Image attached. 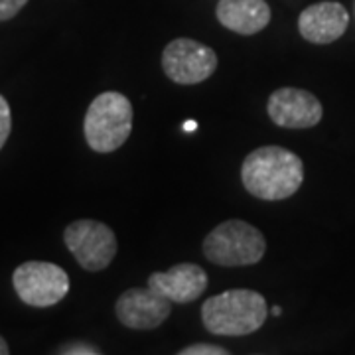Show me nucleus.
I'll return each instance as SVG.
<instances>
[{
  "label": "nucleus",
  "instance_id": "423d86ee",
  "mask_svg": "<svg viewBox=\"0 0 355 355\" xmlns=\"http://www.w3.org/2000/svg\"><path fill=\"white\" fill-rule=\"evenodd\" d=\"M14 291L28 306L48 308L62 302L69 292V277L62 266L44 261H28L12 275Z\"/></svg>",
  "mask_w": 355,
  "mask_h": 355
},
{
  "label": "nucleus",
  "instance_id": "6e6552de",
  "mask_svg": "<svg viewBox=\"0 0 355 355\" xmlns=\"http://www.w3.org/2000/svg\"><path fill=\"white\" fill-rule=\"evenodd\" d=\"M170 312L172 302L150 286L128 288L114 304L116 320L128 330H154L164 324Z\"/></svg>",
  "mask_w": 355,
  "mask_h": 355
},
{
  "label": "nucleus",
  "instance_id": "dca6fc26",
  "mask_svg": "<svg viewBox=\"0 0 355 355\" xmlns=\"http://www.w3.org/2000/svg\"><path fill=\"white\" fill-rule=\"evenodd\" d=\"M28 4V0H0V22L10 20Z\"/></svg>",
  "mask_w": 355,
  "mask_h": 355
},
{
  "label": "nucleus",
  "instance_id": "4468645a",
  "mask_svg": "<svg viewBox=\"0 0 355 355\" xmlns=\"http://www.w3.org/2000/svg\"><path fill=\"white\" fill-rule=\"evenodd\" d=\"M180 355H229L225 347L217 343H191L178 352Z\"/></svg>",
  "mask_w": 355,
  "mask_h": 355
},
{
  "label": "nucleus",
  "instance_id": "9b49d317",
  "mask_svg": "<svg viewBox=\"0 0 355 355\" xmlns=\"http://www.w3.org/2000/svg\"><path fill=\"white\" fill-rule=\"evenodd\" d=\"M349 24V14L340 2H318L308 6L298 16V30L302 38L312 44H331L345 34Z\"/></svg>",
  "mask_w": 355,
  "mask_h": 355
},
{
  "label": "nucleus",
  "instance_id": "0eeeda50",
  "mask_svg": "<svg viewBox=\"0 0 355 355\" xmlns=\"http://www.w3.org/2000/svg\"><path fill=\"white\" fill-rule=\"evenodd\" d=\"M162 69L180 85H196L216 73V51L191 38L172 40L162 51Z\"/></svg>",
  "mask_w": 355,
  "mask_h": 355
},
{
  "label": "nucleus",
  "instance_id": "ddd939ff",
  "mask_svg": "<svg viewBox=\"0 0 355 355\" xmlns=\"http://www.w3.org/2000/svg\"><path fill=\"white\" fill-rule=\"evenodd\" d=\"M12 130V113H10V105L0 95V150L6 144V140L10 137Z\"/></svg>",
  "mask_w": 355,
  "mask_h": 355
},
{
  "label": "nucleus",
  "instance_id": "1a4fd4ad",
  "mask_svg": "<svg viewBox=\"0 0 355 355\" xmlns=\"http://www.w3.org/2000/svg\"><path fill=\"white\" fill-rule=\"evenodd\" d=\"M268 116L275 125L282 128L316 127L324 116V107L314 93L306 89H277L266 105Z\"/></svg>",
  "mask_w": 355,
  "mask_h": 355
},
{
  "label": "nucleus",
  "instance_id": "a211bd4d",
  "mask_svg": "<svg viewBox=\"0 0 355 355\" xmlns=\"http://www.w3.org/2000/svg\"><path fill=\"white\" fill-rule=\"evenodd\" d=\"M196 127H198V125H196V121H186V123H184V130H196Z\"/></svg>",
  "mask_w": 355,
  "mask_h": 355
},
{
  "label": "nucleus",
  "instance_id": "7ed1b4c3",
  "mask_svg": "<svg viewBox=\"0 0 355 355\" xmlns=\"http://www.w3.org/2000/svg\"><path fill=\"white\" fill-rule=\"evenodd\" d=\"M83 132L89 148L109 154L121 148L132 132V105L123 93L105 91L89 105Z\"/></svg>",
  "mask_w": 355,
  "mask_h": 355
},
{
  "label": "nucleus",
  "instance_id": "9d476101",
  "mask_svg": "<svg viewBox=\"0 0 355 355\" xmlns=\"http://www.w3.org/2000/svg\"><path fill=\"white\" fill-rule=\"evenodd\" d=\"M146 286L162 294L170 302L190 304L203 296L207 288V275L196 263H180L170 266L164 272H153Z\"/></svg>",
  "mask_w": 355,
  "mask_h": 355
},
{
  "label": "nucleus",
  "instance_id": "2eb2a0df",
  "mask_svg": "<svg viewBox=\"0 0 355 355\" xmlns=\"http://www.w3.org/2000/svg\"><path fill=\"white\" fill-rule=\"evenodd\" d=\"M58 354H64V355H99L101 354V349L99 347H95L93 343L87 342H69L64 343L60 349H58Z\"/></svg>",
  "mask_w": 355,
  "mask_h": 355
},
{
  "label": "nucleus",
  "instance_id": "f03ea898",
  "mask_svg": "<svg viewBox=\"0 0 355 355\" xmlns=\"http://www.w3.org/2000/svg\"><path fill=\"white\" fill-rule=\"evenodd\" d=\"M268 306L261 292L233 288L207 298L202 306L205 330L216 336H249L263 328Z\"/></svg>",
  "mask_w": 355,
  "mask_h": 355
},
{
  "label": "nucleus",
  "instance_id": "39448f33",
  "mask_svg": "<svg viewBox=\"0 0 355 355\" xmlns=\"http://www.w3.org/2000/svg\"><path fill=\"white\" fill-rule=\"evenodd\" d=\"M64 243L81 268L99 272L113 263L116 237L113 229L95 219H77L64 231Z\"/></svg>",
  "mask_w": 355,
  "mask_h": 355
},
{
  "label": "nucleus",
  "instance_id": "6ab92c4d",
  "mask_svg": "<svg viewBox=\"0 0 355 355\" xmlns=\"http://www.w3.org/2000/svg\"><path fill=\"white\" fill-rule=\"evenodd\" d=\"M270 314H272V316H280V314H282V308H280V306H272V308H270Z\"/></svg>",
  "mask_w": 355,
  "mask_h": 355
},
{
  "label": "nucleus",
  "instance_id": "f3484780",
  "mask_svg": "<svg viewBox=\"0 0 355 355\" xmlns=\"http://www.w3.org/2000/svg\"><path fill=\"white\" fill-rule=\"evenodd\" d=\"M10 354V347H8V343H6V340L0 336V355H8Z\"/></svg>",
  "mask_w": 355,
  "mask_h": 355
},
{
  "label": "nucleus",
  "instance_id": "20e7f679",
  "mask_svg": "<svg viewBox=\"0 0 355 355\" xmlns=\"http://www.w3.org/2000/svg\"><path fill=\"white\" fill-rule=\"evenodd\" d=\"M265 253V235L243 219H229L219 223L203 239L205 259L217 266L257 265Z\"/></svg>",
  "mask_w": 355,
  "mask_h": 355
},
{
  "label": "nucleus",
  "instance_id": "f257e3e1",
  "mask_svg": "<svg viewBox=\"0 0 355 355\" xmlns=\"http://www.w3.org/2000/svg\"><path fill=\"white\" fill-rule=\"evenodd\" d=\"M245 190L265 202H280L294 196L304 182V164L298 154L282 146H261L241 166Z\"/></svg>",
  "mask_w": 355,
  "mask_h": 355
},
{
  "label": "nucleus",
  "instance_id": "f8f14e48",
  "mask_svg": "<svg viewBox=\"0 0 355 355\" xmlns=\"http://www.w3.org/2000/svg\"><path fill=\"white\" fill-rule=\"evenodd\" d=\"M216 14L227 30L241 36L259 34L270 22V6L266 0H219Z\"/></svg>",
  "mask_w": 355,
  "mask_h": 355
}]
</instances>
